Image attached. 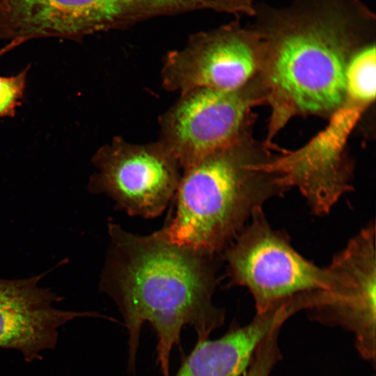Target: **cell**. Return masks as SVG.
<instances>
[{"label":"cell","mask_w":376,"mask_h":376,"mask_svg":"<svg viewBox=\"0 0 376 376\" xmlns=\"http://www.w3.org/2000/svg\"><path fill=\"white\" fill-rule=\"evenodd\" d=\"M251 17L264 48L259 73L272 109L269 140L295 115L330 116L345 99L351 58L375 42V13L361 0H292L255 3Z\"/></svg>","instance_id":"1"},{"label":"cell","mask_w":376,"mask_h":376,"mask_svg":"<svg viewBox=\"0 0 376 376\" xmlns=\"http://www.w3.org/2000/svg\"><path fill=\"white\" fill-rule=\"evenodd\" d=\"M108 228L100 286L127 329L129 370H134L141 327L148 322L157 337L162 376H170L171 352L185 326L193 327L203 340L224 324L225 311L212 301L219 281L216 256L171 243L155 232L134 234L113 222Z\"/></svg>","instance_id":"2"},{"label":"cell","mask_w":376,"mask_h":376,"mask_svg":"<svg viewBox=\"0 0 376 376\" xmlns=\"http://www.w3.org/2000/svg\"><path fill=\"white\" fill-rule=\"evenodd\" d=\"M246 131L182 171L175 209L155 233L167 242L207 254L221 253L256 210L287 191L263 167Z\"/></svg>","instance_id":"3"},{"label":"cell","mask_w":376,"mask_h":376,"mask_svg":"<svg viewBox=\"0 0 376 376\" xmlns=\"http://www.w3.org/2000/svg\"><path fill=\"white\" fill-rule=\"evenodd\" d=\"M223 258L228 284L249 290L256 313L299 295L327 289L333 281L329 268L298 253L287 233L269 224L263 208L254 212L223 251Z\"/></svg>","instance_id":"4"},{"label":"cell","mask_w":376,"mask_h":376,"mask_svg":"<svg viewBox=\"0 0 376 376\" xmlns=\"http://www.w3.org/2000/svg\"><path fill=\"white\" fill-rule=\"evenodd\" d=\"M176 0H0V39L62 38L76 42L171 16Z\"/></svg>","instance_id":"5"},{"label":"cell","mask_w":376,"mask_h":376,"mask_svg":"<svg viewBox=\"0 0 376 376\" xmlns=\"http://www.w3.org/2000/svg\"><path fill=\"white\" fill-rule=\"evenodd\" d=\"M240 19L195 33L182 48L169 52L160 70L163 88L180 94L196 88L233 91L250 84L260 70L263 44Z\"/></svg>","instance_id":"6"},{"label":"cell","mask_w":376,"mask_h":376,"mask_svg":"<svg viewBox=\"0 0 376 376\" xmlns=\"http://www.w3.org/2000/svg\"><path fill=\"white\" fill-rule=\"evenodd\" d=\"M370 104L366 99L347 93L323 130L303 147L264 164L265 170L276 175L283 187H296L315 215L328 214L353 189L352 169L345 149L350 134Z\"/></svg>","instance_id":"7"},{"label":"cell","mask_w":376,"mask_h":376,"mask_svg":"<svg viewBox=\"0 0 376 376\" xmlns=\"http://www.w3.org/2000/svg\"><path fill=\"white\" fill-rule=\"evenodd\" d=\"M250 85L233 91H187L159 117L157 141L173 155L182 171L246 131L251 108L264 101L263 94L257 95Z\"/></svg>","instance_id":"8"},{"label":"cell","mask_w":376,"mask_h":376,"mask_svg":"<svg viewBox=\"0 0 376 376\" xmlns=\"http://www.w3.org/2000/svg\"><path fill=\"white\" fill-rule=\"evenodd\" d=\"M96 169L91 177L92 192L111 198L129 215L155 218L174 197L182 169L158 141L134 143L115 136L92 158Z\"/></svg>","instance_id":"9"},{"label":"cell","mask_w":376,"mask_h":376,"mask_svg":"<svg viewBox=\"0 0 376 376\" xmlns=\"http://www.w3.org/2000/svg\"><path fill=\"white\" fill-rule=\"evenodd\" d=\"M329 288L315 292L307 309L315 320L352 331L366 359L375 357V225L370 222L352 237L327 266Z\"/></svg>","instance_id":"10"},{"label":"cell","mask_w":376,"mask_h":376,"mask_svg":"<svg viewBox=\"0 0 376 376\" xmlns=\"http://www.w3.org/2000/svg\"><path fill=\"white\" fill-rule=\"evenodd\" d=\"M43 274L21 280L0 279V348L19 351L27 362L42 359L54 349L58 329L80 317H99L54 306L61 298L38 285Z\"/></svg>","instance_id":"11"},{"label":"cell","mask_w":376,"mask_h":376,"mask_svg":"<svg viewBox=\"0 0 376 376\" xmlns=\"http://www.w3.org/2000/svg\"><path fill=\"white\" fill-rule=\"evenodd\" d=\"M293 314L292 306L283 303L220 338L198 340L174 376H242L263 338Z\"/></svg>","instance_id":"12"},{"label":"cell","mask_w":376,"mask_h":376,"mask_svg":"<svg viewBox=\"0 0 376 376\" xmlns=\"http://www.w3.org/2000/svg\"><path fill=\"white\" fill-rule=\"evenodd\" d=\"M281 327L272 330L260 342L242 376H269L281 359L278 336Z\"/></svg>","instance_id":"13"},{"label":"cell","mask_w":376,"mask_h":376,"mask_svg":"<svg viewBox=\"0 0 376 376\" xmlns=\"http://www.w3.org/2000/svg\"><path fill=\"white\" fill-rule=\"evenodd\" d=\"M30 65L12 76H0V119L13 117L24 98Z\"/></svg>","instance_id":"14"},{"label":"cell","mask_w":376,"mask_h":376,"mask_svg":"<svg viewBox=\"0 0 376 376\" xmlns=\"http://www.w3.org/2000/svg\"><path fill=\"white\" fill-rule=\"evenodd\" d=\"M25 42H26L25 40L20 39V38L10 40V42L8 44H7L6 45H5L4 47L0 49V58L2 56H3L5 54L13 49L15 47L20 45L21 44Z\"/></svg>","instance_id":"15"}]
</instances>
